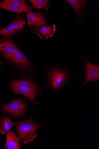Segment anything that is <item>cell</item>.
<instances>
[{
	"mask_svg": "<svg viewBox=\"0 0 99 149\" xmlns=\"http://www.w3.org/2000/svg\"><path fill=\"white\" fill-rule=\"evenodd\" d=\"M84 61L85 65L86 74L82 86L90 82L99 80V68L93 65L87 59L86 56L84 57Z\"/></svg>",
	"mask_w": 99,
	"mask_h": 149,
	"instance_id": "cell-10",
	"label": "cell"
},
{
	"mask_svg": "<svg viewBox=\"0 0 99 149\" xmlns=\"http://www.w3.org/2000/svg\"><path fill=\"white\" fill-rule=\"evenodd\" d=\"M5 148L7 149H20L21 148L19 139L13 131L7 134Z\"/></svg>",
	"mask_w": 99,
	"mask_h": 149,
	"instance_id": "cell-13",
	"label": "cell"
},
{
	"mask_svg": "<svg viewBox=\"0 0 99 149\" xmlns=\"http://www.w3.org/2000/svg\"><path fill=\"white\" fill-rule=\"evenodd\" d=\"M32 4V7L38 9H43L47 14H48L51 5L53 1L52 0H27Z\"/></svg>",
	"mask_w": 99,
	"mask_h": 149,
	"instance_id": "cell-15",
	"label": "cell"
},
{
	"mask_svg": "<svg viewBox=\"0 0 99 149\" xmlns=\"http://www.w3.org/2000/svg\"><path fill=\"white\" fill-rule=\"evenodd\" d=\"M55 31V25L53 24H46L42 27L37 31V34L42 39H48L53 36Z\"/></svg>",
	"mask_w": 99,
	"mask_h": 149,
	"instance_id": "cell-12",
	"label": "cell"
},
{
	"mask_svg": "<svg viewBox=\"0 0 99 149\" xmlns=\"http://www.w3.org/2000/svg\"><path fill=\"white\" fill-rule=\"evenodd\" d=\"M1 106L3 110L15 117L21 116L26 109L24 102L19 99H13L8 104H1Z\"/></svg>",
	"mask_w": 99,
	"mask_h": 149,
	"instance_id": "cell-9",
	"label": "cell"
},
{
	"mask_svg": "<svg viewBox=\"0 0 99 149\" xmlns=\"http://www.w3.org/2000/svg\"><path fill=\"white\" fill-rule=\"evenodd\" d=\"M0 9L20 14L23 12H34L32 6L27 4L24 0H3L0 2Z\"/></svg>",
	"mask_w": 99,
	"mask_h": 149,
	"instance_id": "cell-6",
	"label": "cell"
},
{
	"mask_svg": "<svg viewBox=\"0 0 99 149\" xmlns=\"http://www.w3.org/2000/svg\"><path fill=\"white\" fill-rule=\"evenodd\" d=\"M10 86L14 95H23L29 99L33 105L37 104L35 98L38 95V87L33 79L30 78L15 79L12 81Z\"/></svg>",
	"mask_w": 99,
	"mask_h": 149,
	"instance_id": "cell-1",
	"label": "cell"
},
{
	"mask_svg": "<svg viewBox=\"0 0 99 149\" xmlns=\"http://www.w3.org/2000/svg\"><path fill=\"white\" fill-rule=\"evenodd\" d=\"M16 123H13L9 117L6 114H4L0 119V132L2 134L9 131Z\"/></svg>",
	"mask_w": 99,
	"mask_h": 149,
	"instance_id": "cell-14",
	"label": "cell"
},
{
	"mask_svg": "<svg viewBox=\"0 0 99 149\" xmlns=\"http://www.w3.org/2000/svg\"><path fill=\"white\" fill-rule=\"evenodd\" d=\"M48 77L52 88L56 90L64 85L68 74L66 70L56 68L48 72Z\"/></svg>",
	"mask_w": 99,
	"mask_h": 149,
	"instance_id": "cell-8",
	"label": "cell"
},
{
	"mask_svg": "<svg viewBox=\"0 0 99 149\" xmlns=\"http://www.w3.org/2000/svg\"><path fill=\"white\" fill-rule=\"evenodd\" d=\"M4 63L3 61H0V66L2 65Z\"/></svg>",
	"mask_w": 99,
	"mask_h": 149,
	"instance_id": "cell-16",
	"label": "cell"
},
{
	"mask_svg": "<svg viewBox=\"0 0 99 149\" xmlns=\"http://www.w3.org/2000/svg\"><path fill=\"white\" fill-rule=\"evenodd\" d=\"M40 127V125L34 122L32 117L29 120L20 122L17 127L19 140L24 144L33 141L37 136L36 131Z\"/></svg>",
	"mask_w": 99,
	"mask_h": 149,
	"instance_id": "cell-3",
	"label": "cell"
},
{
	"mask_svg": "<svg viewBox=\"0 0 99 149\" xmlns=\"http://www.w3.org/2000/svg\"><path fill=\"white\" fill-rule=\"evenodd\" d=\"M26 23L25 19L17 13L15 19L5 28L0 30V35L8 40H12V38L21 35L26 31Z\"/></svg>",
	"mask_w": 99,
	"mask_h": 149,
	"instance_id": "cell-4",
	"label": "cell"
},
{
	"mask_svg": "<svg viewBox=\"0 0 99 149\" xmlns=\"http://www.w3.org/2000/svg\"><path fill=\"white\" fill-rule=\"evenodd\" d=\"M1 42V38H0V42Z\"/></svg>",
	"mask_w": 99,
	"mask_h": 149,
	"instance_id": "cell-17",
	"label": "cell"
},
{
	"mask_svg": "<svg viewBox=\"0 0 99 149\" xmlns=\"http://www.w3.org/2000/svg\"><path fill=\"white\" fill-rule=\"evenodd\" d=\"M18 48L13 43L12 40L6 39L4 37L2 41L0 43V56H2L6 60L11 58L15 54Z\"/></svg>",
	"mask_w": 99,
	"mask_h": 149,
	"instance_id": "cell-11",
	"label": "cell"
},
{
	"mask_svg": "<svg viewBox=\"0 0 99 149\" xmlns=\"http://www.w3.org/2000/svg\"><path fill=\"white\" fill-rule=\"evenodd\" d=\"M6 60L11 65L14 70L20 75L22 72V77L24 73V74H29L31 76L36 72L35 64L28 59L18 48L14 55Z\"/></svg>",
	"mask_w": 99,
	"mask_h": 149,
	"instance_id": "cell-2",
	"label": "cell"
},
{
	"mask_svg": "<svg viewBox=\"0 0 99 149\" xmlns=\"http://www.w3.org/2000/svg\"><path fill=\"white\" fill-rule=\"evenodd\" d=\"M27 28L33 33H37L48 22L45 15L39 10L37 12H29L26 15Z\"/></svg>",
	"mask_w": 99,
	"mask_h": 149,
	"instance_id": "cell-7",
	"label": "cell"
},
{
	"mask_svg": "<svg viewBox=\"0 0 99 149\" xmlns=\"http://www.w3.org/2000/svg\"><path fill=\"white\" fill-rule=\"evenodd\" d=\"M71 6L75 11L78 18V23L80 24L88 13L96 12L91 6L93 2L89 0H63Z\"/></svg>",
	"mask_w": 99,
	"mask_h": 149,
	"instance_id": "cell-5",
	"label": "cell"
}]
</instances>
